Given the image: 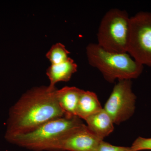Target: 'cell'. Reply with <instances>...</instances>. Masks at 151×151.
I'll return each mask as SVG.
<instances>
[{"mask_svg":"<svg viewBox=\"0 0 151 151\" xmlns=\"http://www.w3.org/2000/svg\"><path fill=\"white\" fill-rule=\"evenodd\" d=\"M128 53L137 62L151 67V12L130 17Z\"/></svg>","mask_w":151,"mask_h":151,"instance_id":"5","label":"cell"},{"mask_svg":"<svg viewBox=\"0 0 151 151\" xmlns=\"http://www.w3.org/2000/svg\"><path fill=\"white\" fill-rule=\"evenodd\" d=\"M70 52L60 42L51 47L46 54V57L51 65H56L65 62L69 58L68 55Z\"/></svg>","mask_w":151,"mask_h":151,"instance_id":"12","label":"cell"},{"mask_svg":"<svg viewBox=\"0 0 151 151\" xmlns=\"http://www.w3.org/2000/svg\"><path fill=\"white\" fill-rule=\"evenodd\" d=\"M85 121L89 130L103 140L114 130L113 120L103 108L101 111L89 116Z\"/></svg>","mask_w":151,"mask_h":151,"instance_id":"10","label":"cell"},{"mask_svg":"<svg viewBox=\"0 0 151 151\" xmlns=\"http://www.w3.org/2000/svg\"><path fill=\"white\" fill-rule=\"evenodd\" d=\"M131 147L133 151L151 150V138L139 137L135 140Z\"/></svg>","mask_w":151,"mask_h":151,"instance_id":"13","label":"cell"},{"mask_svg":"<svg viewBox=\"0 0 151 151\" xmlns=\"http://www.w3.org/2000/svg\"><path fill=\"white\" fill-rule=\"evenodd\" d=\"M83 90L74 86H65L55 91L58 103L64 114L70 118L76 116L78 101Z\"/></svg>","mask_w":151,"mask_h":151,"instance_id":"8","label":"cell"},{"mask_svg":"<svg viewBox=\"0 0 151 151\" xmlns=\"http://www.w3.org/2000/svg\"><path fill=\"white\" fill-rule=\"evenodd\" d=\"M103 109L98 97L94 92L83 90L77 105L76 116L85 120Z\"/></svg>","mask_w":151,"mask_h":151,"instance_id":"11","label":"cell"},{"mask_svg":"<svg viewBox=\"0 0 151 151\" xmlns=\"http://www.w3.org/2000/svg\"><path fill=\"white\" fill-rule=\"evenodd\" d=\"M86 54L90 65L97 68L110 83L116 79H135L143 72L144 65L128 52H111L97 43H91L86 46Z\"/></svg>","mask_w":151,"mask_h":151,"instance_id":"2","label":"cell"},{"mask_svg":"<svg viewBox=\"0 0 151 151\" xmlns=\"http://www.w3.org/2000/svg\"><path fill=\"white\" fill-rule=\"evenodd\" d=\"M94 151H133L131 147L113 145L102 140L99 143Z\"/></svg>","mask_w":151,"mask_h":151,"instance_id":"14","label":"cell"},{"mask_svg":"<svg viewBox=\"0 0 151 151\" xmlns=\"http://www.w3.org/2000/svg\"><path fill=\"white\" fill-rule=\"evenodd\" d=\"M77 70V64L70 57L65 62L56 65H51L46 71L47 75L50 80L49 89L53 91L56 89L55 85L58 82L69 81Z\"/></svg>","mask_w":151,"mask_h":151,"instance_id":"9","label":"cell"},{"mask_svg":"<svg viewBox=\"0 0 151 151\" xmlns=\"http://www.w3.org/2000/svg\"><path fill=\"white\" fill-rule=\"evenodd\" d=\"M83 124L77 116L60 117L46 122L35 129L6 138L9 142L33 151H51L52 146L71 130Z\"/></svg>","mask_w":151,"mask_h":151,"instance_id":"3","label":"cell"},{"mask_svg":"<svg viewBox=\"0 0 151 151\" xmlns=\"http://www.w3.org/2000/svg\"><path fill=\"white\" fill-rule=\"evenodd\" d=\"M130 17L125 10L113 8L108 11L99 25L97 44L111 52H128Z\"/></svg>","mask_w":151,"mask_h":151,"instance_id":"4","label":"cell"},{"mask_svg":"<svg viewBox=\"0 0 151 151\" xmlns=\"http://www.w3.org/2000/svg\"><path fill=\"white\" fill-rule=\"evenodd\" d=\"M136 99L132 91V80H119L113 87L103 109L114 124L119 125L133 116Z\"/></svg>","mask_w":151,"mask_h":151,"instance_id":"6","label":"cell"},{"mask_svg":"<svg viewBox=\"0 0 151 151\" xmlns=\"http://www.w3.org/2000/svg\"><path fill=\"white\" fill-rule=\"evenodd\" d=\"M48 86L28 90L11 108L5 138L30 132L53 119L64 117L57 100L55 91Z\"/></svg>","mask_w":151,"mask_h":151,"instance_id":"1","label":"cell"},{"mask_svg":"<svg viewBox=\"0 0 151 151\" xmlns=\"http://www.w3.org/2000/svg\"><path fill=\"white\" fill-rule=\"evenodd\" d=\"M102 140L83 124L60 138L50 151H94Z\"/></svg>","mask_w":151,"mask_h":151,"instance_id":"7","label":"cell"}]
</instances>
